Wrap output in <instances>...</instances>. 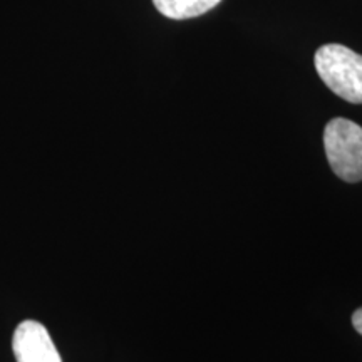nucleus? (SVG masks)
Returning <instances> with one entry per match:
<instances>
[{"mask_svg":"<svg viewBox=\"0 0 362 362\" xmlns=\"http://www.w3.org/2000/svg\"><path fill=\"white\" fill-rule=\"evenodd\" d=\"M315 71L324 84L352 104H362V56L342 44L317 49Z\"/></svg>","mask_w":362,"mask_h":362,"instance_id":"f257e3e1","label":"nucleus"},{"mask_svg":"<svg viewBox=\"0 0 362 362\" xmlns=\"http://www.w3.org/2000/svg\"><path fill=\"white\" fill-rule=\"evenodd\" d=\"M324 148L330 170L342 181H362V128L346 117H334L324 129Z\"/></svg>","mask_w":362,"mask_h":362,"instance_id":"f03ea898","label":"nucleus"},{"mask_svg":"<svg viewBox=\"0 0 362 362\" xmlns=\"http://www.w3.org/2000/svg\"><path fill=\"white\" fill-rule=\"evenodd\" d=\"M12 349L17 362H62L47 329L35 320H24L17 325Z\"/></svg>","mask_w":362,"mask_h":362,"instance_id":"7ed1b4c3","label":"nucleus"},{"mask_svg":"<svg viewBox=\"0 0 362 362\" xmlns=\"http://www.w3.org/2000/svg\"><path fill=\"white\" fill-rule=\"evenodd\" d=\"M221 0H153L161 16L173 21H185L200 17L215 8Z\"/></svg>","mask_w":362,"mask_h":362,"instance_id":"20e7f679","label":"nucleus"},{"mask_svg":"<svg viewBox=\"0 0 362 362\" xmlns=\"http://www.w3.org/2000/svg\"><path fill=\"white\" fill-rule=\"evenodd\" d=\"M352 325H354V329L362 336V307L352 314Z\"/></svg>","mask_w":362,"mask_h":362,"instance_id":"39448f33","label":"nucleus"}]
</instances>
